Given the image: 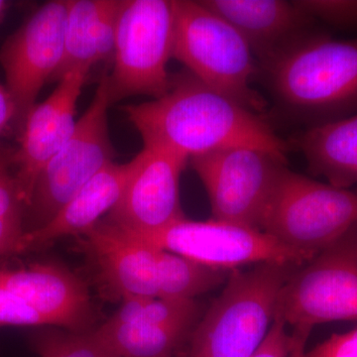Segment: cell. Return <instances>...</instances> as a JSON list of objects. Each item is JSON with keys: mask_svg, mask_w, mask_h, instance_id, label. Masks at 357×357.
Here are the masks:
<instances>
[{"mask_svg": "<svg viewBox=\"0 0 357 357\" xmlns=\"http://www.w3.org/2000/svg\"><path fill=\"white\" fill-rule=\"evenodd\" d=\"M144 147L188 161L199 155L246 147L287 161L289 144L261 116L199 81L187 70L172 75L165 95L122 107Z\"/></svg>", "mask_w": 357, "mask_h": 357, "instance_id": "cell-1", "label": "cell"}, {"mask_svg": "<svg viewBox=\"0 0 357 357\" xmlns=\"http://www.w3.org/2000/svg\"><path fill=\"white\" fill-rule=\"evenodd\" d=\"M259 70L277 109L307 128L357 114V37L312 32Z\"/></svg>", "mask_w": 357, "mask_h": 357, "instance_id": "cell-2", "label": "cell"}, {"mask_svg": "<svg viewBox=\"0 0 357 357\" xmlns=\"http://www.w3.org/2000/svg\"><path fill=\"white\" fill-rule=\"evenodd\" d=\"M299 267L265 262L234 270L195 328L189 357L255 356L273 325L282 289Z\"/></svg>", "mask_w": 357, "mask_h": 357, "instance_id": "cell-3", "label": "cell"}, {"mask_svg": "<svg viewBox=\"0 0 357 357\" xmlns=\"http://www.w3.org/2000/svg\"><path fill=\"white\" fill-rule=\"evenodd\" d=\"M173 58L199 81L261 114L264 98L252 88L259 67L246 42L229 23L199 1L173 0Z\"/></svg>", "mask_w": 357, "mask_h": 357, "instance_id": "cell-4", "label": "cell"}, {"mask_svg": "<svg viewBox=\"0 0 357 357\" xmlns=\"http://www.w3.org/2000/svg\"><path fill=\"white\" fill-rule=\"evenodd\" d=\"M357 225V189H342L286 168L260 229L311 259Z\"/></svg>", "mask_w": 357, "mask_h": 357, "instance_id": "cell-5", "label": "cell"}, {"mask_svg": "<svg viewBox=\"0 0 357 357\" xmlns=\"http://www.w3.org/2000/svg\"><path fill=\"white\" fill-rule=\"evenodd\" d=\"M173 0H121L115 28L114 67L107 73L110 103L134 96L165 95L172 83Z\"/></svg>", "mask_w": 357, "mask_h": 357, "instance_id": "cell-6", "label": "cell"}, {"mask_svg": "<svg viewBox=\"0 0 357 357\" xmlns=\"http://www.w3.org/2000/svg\"><path fill=\"white\" fill-rule=\"evenodd\" d=\"M107 72L102 75L88 109L77 121L69 141L44 167L33 191L25 218L39 229L116 157L110 140ZM29 231V230H28Z\"/></svg>", "mask_w": 357, "mask_h": 357, "instance_id": "cell-7", "label": "cell"}, {"mask_svg": "<svg viewBox=\"0 0 357 357\" xmlns=\"http://www.w3.org/2000/svg\"><path fill=\"white\" fill-rule=\"evenodd\" d=\"M121 230L141 243L220 271L265 262L293 263L303 266L311 261L307 255L262 230L215 218L195 222L185 218L165 229L150 232Z\"/></svg>", "mask_w": 357, "mask_h": 357, "instance_id": "cell-8", "label": "cell"}, {"mask_svg": "<svg viewBox=\"0 0 357 357\" xmlns=\"http://www.w3.org/2000/svg\"><path fill=\"white\" fill-rule=\"evenodd\" d=\"M189 163L208 192L213 218L257 229L287 168L285 160L246 147L199 155Z\"/></svg>", "mask_w": 357, "mask_h": 357, "instance_id": "cell-9", "label": "cell"}, {"mask_svg": "<svg viewBox=\"0 0 357 357\" xmlns=\"http://www.w3.org/2000/svg\"><path fill=\"white\" fill-rule=\"evenodd\" d=\"M276 317L293 328L357 319V225L298 268L282 289Z\"/></svg>", "mask_w": 357, "mask_h": 357, "instance_id": "cell-10", "label": "cell"}, {"mask_svg": "<svg viewBox=\"0 0 357 357\" xmlns=\"http://www.w3.org/2000/svg\"><path fill=\"white\" fill-rule=\"evenodd\" d=\"M66 15L67 0L45 2L0 48L4 86L15 107L13 128L18 137L40 91L62 60Z\"/></svg>", "mask_w": 357, "mask_h": 357, "instance_id": "cell-11", "label": "cell"}, {"mask_svg": "<svg viewBox=\"0 0 357 357\" xmlns=\"http://www.w3.org/2000/svg\"><path fill=\"white\" fill-rule=\"evenodd\" d=\"M89 69L70 70L58 82L44 102L37 103L26 119L11 162L25 213L37 178L44 167L65 146L76 128L77 102L88 79Z\"/></svg>", "mask_w": 357, "mask_h": 357, "instance_id": "cell-12", "label": "cell"}, {"mask_svg": "<svg viewBox=\"0 0 357 357\" xmlns=\"http://www.w3.org/2000/svg\"><path fill=\"white\" fill-rule=\"evenodd\" d=\"M136 157L137 166L121 199L103 220L128 231L150 232L185 218L180 178L189 161L144 146Z\"/></svg>", "mask_w": 357, "mask_h": 357, "instance_id": "cell-13", "label": "cell"}, {"mask_svg": "<svg viewBox=\"0 0 357 357\" xmlns=\"http://www.w3.org/2000/svg\"><path fill=\"white\" fill-rule=\"evenodd\" d=\"M0 288L27 302L48 326L77 333L93 330L95 312L86 284L62 265L37 263L1 270Z\"/></svg>", "mask_w": 357, "mask_h": 357, "instance_id": "cell-14", "label": "cell"}, {"mask_svg": "<svg viewBox=\"0 0 357 357\" xmlns=\"http://www.w3.org/2000/svg\"><path fill=\"white\" fill-rule=\"evenodd\" d=\"M241 34L258 67L314 32L317 21L285 0H199Z\"/></svg>", "mask_w": 357, "mask_h": 357, "instance_id": "cell-15", "label": "cell"}, {"mask_svg": "<svg viewBox=\"0 0 357 357\" xmlns=\"http://www.w3.org/2000/svg\"><path fill=\"white\" fill-rule=\"evenodd\" d=\"M103 287L112 297H158L159 248L100 220L84 234Z\"/></svg>", "mask_w": 357, "mask_h": 357, "instance_id": "cell-16", "label": "cell"}, {"mask_svg": "<svg viewBox=\"0 0 357 357\" xmlns=\"http://www.w3.org/2000/svg\"><path fill=\"white\" fill-rule=\"evenodd\" d=\"M136 166V156L128 163L112 162L105 166L50 222L39 229L25 232L20 243V255L43 248L63 237L84 236L119 203Z\"/></svg>", "mask_w": 357, "mask_h": 357, "instance_id": "cell-17", "label": "cell"}, {"mask_svg": "<svg viewBox=\"0 0 357 357\" xmlns=\"http://www.w3.org/2000/svg\"><path fill=\"white\" fill-rule=\"evenodd\" d=\"M121 7V0H67L63 57L49 83L77 68L91 70L112 60Z\"/></svg>", "mask_w": 357, "mask_h": 357, "instance_id": "cell-18", "label": "cell"}, {"mask_svg": "<svg viewBox=\"0 0 357 357\" xmlns=\"http://www.w3.org/2000/svg\"><path fill=\"white\" fill-rule=\"evenodd\" d=\"M299 147L312 175L342 189L357 184V114L307 128Z\"/></svg>", "mask_w": 357, "mask_h": 357, "instance_id": "cell-19", "label": "cell"}, {"mask_svg": "<svg viewBox=\"0 0 357 357\" xmlns=\"http://www.w3.org/2000/svg\"><path fill=\"white\" fill-rule=\"evenodd\" d=\"M93 332L119 357H178L192 333L154 324L117 323L109 319Z\"/></svg>", "mask_w": 357, "mask_h": 357, "instance_id": "cell-20", "label": "cell"}, {"mask_svg": "<svg viewBox=\"0 0 357 357\" xmlns=\"http://www.w3.org/2000/svg\"><path fill=\"white\" fill-rule=\"evenodd\" d=\"M109 319L117 323H148L194 332L199 319L196 300L178 301L136 296L121 301Z\"/></svg>", "mask_w": 357, "mask_h": 357, "instance_id": "cell-21", "label": "cell"}, {"mask_svg": "<svg viewBox=\"0 0 357 357\" xmlns=\"http://www.w3.org/2000/svg\"><path fill=\"white\" fill-rule=\"evenodd\" d=\"M93 330L77 333L47 326L33 335L32 347L39 357H119Z\"/></svg>", "mask_w": 357, "mask_h": 357, "instance_id": "cell-22", "label": "cell"}, {"mask_svg": "<svg viewBox=\"0 0 357 357\" xmlns=\"http://www.w3.org/2000/svg\"><path fill=\"white\" fill-rule=\"evenodd\" d=\"M314 21L338 29H357V0H294Z\"/></svg>", "mask_w": 357, "mask_h": 357, "instance_id": "cell-23", "label": "cell"}, {"mask_svg": "<svg viewBox=\"0 0 357 357\" xmlns=\"http://www.w3.org/2000/svg\"><path fill=\"white\" fill-rule=\"evenodd\" d=\"M13 149L0 147V218L25 222V206L21 201L11 162Z\"/></svg>", "mask_w": 357, "mask_h": 357, "instance_id": "cell-24", "label": "cell"}, {"mask_svg": "<svg viewBox=\"0 0 357 357\" xmlns=\"http://www.w3.org/2000/svg\"><path fill=\"white\" fill-rule=\"evenodd\" d=\"M48 326L34 307L15 294L0 288V326Z\"/></svg>", "mask_w": 357, "mask_h": 357, "instance_id": "cell-25", "label": "cell"}, {"mask_svg": "<svg viewBox=\"0 0 357 357\" xmlns=\"http://www.w3.org/2000/svg\"><path fill=\"white\" fill-rule=\"evenodd\" d=\"M305 357H357V328L335 333L307 352Z\"/></svg>", "mask_w": 357, "mask_h": 357, "instance_id": "cell-26", "label": "cell"}, {"mask_svg": "<svg viewBox=\"0 0 357 357\" xmlns=\"http://www.w3.org/2000/svg\"><path fill=\"white\" fill-rule=\"evenodd\" d=\"M292 347V335L287 333V325L276 317L264 342L252 357H289Z\"/></svg>", "mask_w": 357, "mask_h": 357, "instance_id": "cell-27", "label": "cell"}, {"mask_svg": "<svg viewBox=\"0 0 357 357\" xmlns=\"http://www.w3.org/2000/svg\"><path fill=\"white\" fill-rule=\"evenodd\" d=\"M26 229L21 222L0 218V257L20 255Z\"/></svg>", "mask_w": 357, "mask_h": 357, "instance_id": "cell-28", "label": "cell"}, {"mask_svg": "<svg viewBox=\"0 0 357 357\" xmlns=\"http://www.w3.org/2000/svg\"><path fill=\"white\" fill-rule=\"evenodd\" d=\"M15 117V107L4 84H0V137L6 133L9 126H13ZM0 147L2 145L0 144Z\"/></svg>", "mask_w": 357, "mask_h": 357, "instance_id": "cell-29", "label": "cell"}, {"mask_svg": "<svg viewBox=\"0 0 357 357\" xmlns=\"http://www.w3.org/2000/svg\"><path fill=\"white\" fill-rule=\"evenodd\" d=\"M312 328L310 326H296L293 328L292 347L289 357H305V347Z\"/></svg>", "mask_w": 357, "mask_h": 357, "instance_id": "cell-30", "label": "cell"}, {"mask_svg": "<svg viewBox=\"0 0 357 357\" xmlns=\"http://www.w3.org/2000/svg\"><path fill=\"white\" fill-rule=\"evenodd\" d=\"M9 7V2L4 1V0H0V20L3 18L4 14H6L7 8Z\"/></svg>", "mask_w": 357, "mask_h": 357, "instance_id": "cell-31", "label": "cell"}, {"mask_svg": "<svg viewBox=\"0 0 357 357\" xmlns=\"http://www.w3.org/2000/svg\"><path fill=\"white\" fill-rule=\"evenodd\" d=\"M178 357H180V356H178ZM188 357H189V356H188Z\"/></svg>", "mask_w": 357, "mask_h": 357, "instance_id": "cell-32", "label": "cell"}]
</instances>
